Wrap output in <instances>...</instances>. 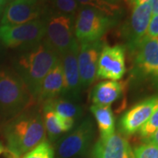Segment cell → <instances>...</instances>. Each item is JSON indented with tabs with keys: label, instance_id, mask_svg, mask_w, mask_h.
Here are the masks:
<instances>
[{
	"label": "cell",
	"instance_id": "cell-25",
	"mask_svg": "<svg viewBox=\"0 0 158 158\" xmlns=\"http://www.w3.org/2000/svg\"><path fill=\"white\" fill-rule=\"evenodd\" d=\"M135 158H158V146L145 143L137 147L134 151Z\"/></svg>",
	"mask_w": 158,
	"mask_h": 158
},
{
	"label": "cell",
	"instance_id": "cell-15",
	"mask_svg": "<svg viewBox=\"0 0 158 158\" xmlns=\"http://www.w3.org/2000/svg\"><path fill=\"white\" fill-rule=\"evenodd\" d=\"M94 158H135L129 143L120 134L100 137L93 147Z\"/></svg>",
	"mask_w": 158,
	"mask_h": 158
},
{
	"label": "cell",
	"instance_id": "cell-23",
	"mask_svg": "<svg viewBox=\"0 0 158 158\" xmlns=\"http://www.w3.org/2000/svg\"><path fill=\"white\" fill-rule=\"evenodd\" d=\"M54 149L48 141H42L37 147L27 153L22 158H54Z\"/></svg>",
	"mask_w": 158,
	"mask_h": 158
},
{
	"label": "cell",
	"instance_id": "cell-30",
	"mask_svg": "<svg viewBox=\"0 0 158 158\" xmlns=\"http://www.w3.org/2000/svg\"><path fill=\"white\" fill-rule=\"evenodd\" d=\"M22 1H27V2H42L43 0H22Z\"/></svg>",
	"mask_w": 158,
	"mask_h": 158
},
{
	"label": "cell",
	"instance_id": "cell-26",
	"mask_svg": "<svg viewBox=\"0 0 158 158\" xmlns=\"http://www.w3.org/2000/svg\"><path fill=\"white\" fill-rule=\"evenodd\" d=\"M145 36L152 39L158 38V15H154L150 19Z\"/></svg>",
	"mask_w": 158,
	"mask_h": 158
},
{
	"label": "cell",
	"instance_id": "cell-8",
	"mask_svg": "<svg viewBox=\"0 0 158 158\" xmlns=\"http://www.w3.org/2000/svg\"><path fill=\"white\" fill-rule=\"evenodd\" d=\"M124 46H104L98 62L97 78L111 79L113 81L122 78L126 72Z\"/></svg>",
	"mask_w": 158,
	"mask_h": 158
},
{
	"label": "cell",
	"instance_id": "cell-21",
	"mask_svg": "<svg viewBox=\"0 0 158 158\" xmlns=\"http://www.w3.org/2000/svg\"><path fill=\"white\" fill-rule=\"evenodd\" d=\"M82 7L90 8L101 12L108 17L116 19L121 15V8L118 4H113L106 0H76Z\"/></svg>",
	"mask_w": 158,
	"mask_h": 158
},
{
	"label": "cell",
	"instance_id": "cell-27",
	"mask_svg": "<svg viewBox=\"0 0 158 158\" xmlns=\"http://www.w3.org/2000/svg\"><path fill=\"white\" fill-rule=\"evenodd\" d=\"M152 15H158V0H149Z\"/></svg>",
	"mask_w": 158,
	"mask_h": 158
},
{
	"label": "cell",
	"instance_id": "cell-19",
	"mask_svg": "<svg viewBox=\"0 0 158 158\" xmlns=\"http://www.w3.org/2000/svg\"><path fill=\"white\" fill-rule=\"evenodd\" d=\"M41 115L45 127L46 135H48L51 141H56L62 135V134L72 129L61 117H59L53 110H51L50 108L42 106Z\"/></svg>",
	"mask_w": 158,
	"mask_h": 158
},
{
	"label": "cell",
	"instance_id": "cell-17",
	"mask_svg": "<svg viewBox=\"0 0 158 158\" xmlns=\"http://www.w3.org/2000/svg\"><path fill=\"white\" fill-rule=\"evenodd\" d=\"M125 90V85L121 82L105 81L98 83L91 90L90 99L93 105L111 106L119 99Z\"/></svg>",
	"mask_w": 158,
	"mask_h": 158
},
{
	"label": "cell",
	"instance_id": "cell-9",
	"mask_svg": "<svg viewBox=\"0 0 158 158\" xmlns=\"http://www.w3.org/2000/svg\"><path fill=\"white\" fill-rule=\"evenodd\" d=\"M78 49L79 43L76 42L60 56L64 81L63 90L60 97L75 102H79L82 90L77 63Z\"/></svg>",
	"mask_w": 158,
	"mask_h": 158
},
{
	"label": "cell",
	"instance_id": "cell-7",
	"mask_svg": "<svg viewBox=\"0 0 158 158\" xmlns=\"http://www.w3.org/2000/svg\"><path fill=\"white\" fill-rule=\"evenodd\" d=\"M94 133L93 121L87 117L72 132L59 139L56 148L58 158H77L85 155L92 142Z\"/></svg>",
	"mask_w": 158,
	"mask_h": 158
},
{
	"label": "cell",
	"instance_id": "cell-32",
	"mask_svg": "<svg viewBox=\"0 0 158 158\" xmlns=\"http://www.w3.org/2000/svg\"><path fill=\"white\" fill-rule=\"evenodd\" d=\"M4 150H5V148H4V147H3V145L0 143V155L2 154V153L4 152Z\"/></svg>",
	"mask_w": 158,
	"mask_h": 158
},
{
	"label": "cell",
	"instance_id": "cell-10",
	"mask_svg": "<svg viewBox=\"0 0 158 158\" xmlns=\"http://www.w3.org/2000/svg\"><path fill=\"white\" fill-rule=\"evenodd\" d=\"M105 45V40L102 39L79 44L77 63L82 89L88 88L97 79L98 62Z\"/></svg>",
	"mask_w": 158,
	"mask_h": 158
},
{
	"label": "cell",
	"instance_id": "cell-12",
	"mask_svg": "<svg viewBox=\"0 0 158 158\" xmlns=\"http://www.w3.org/2000/svg\"><path fill=\"white\" fill-rule=\"evenodd\" d=\"M133 52L135 53V73L158 82V40L145 36Z\"/></svg>",
	"mask_w": 158,
	"mask_h": 158
},
{
	"label": "cell",
	"instance_id": "cell-5",
	"mask_svg": "<svg viewBox=\"0 0 158 158\" xmlns=\"http://www.w3.org/2000/svg\"><path fill=\"white\" fill-rule=\"evenodd\" d=\"M116 21V19L108 17L96 10L81 7L75 23L76 40L80 44L98 40L113 27Z\"/></svg>",
	"mask_w": 158,
	"mask_h": 158
},
{
	"label": "cell",
	"instance_id": "cell-20",
	"mask_svg": "<svg viewBox=\"0 0 158 158\" xmlns=\"http://www.w3.org/2000/svg\"><path fill=\"white\" fill-rule=\"evenodd\" d=\"M90 112L98 123L100 137H106L115 133V119L111 106L92 105Z\"/></svg>",
	"mask_w": 158,
	"mask_h": 158
},
{
	"label": "cell",
	"instance_id": "cell-29",
	"mask_svg": "<svg viewBox=\"0 0 158 158\" xmlns=\"http://www.w3.org/2000/svg\"><path fill=\"white\" fill-rule=\"evenodd\" d=\"M106 1H107V2H110V3H113V4H118V2L120 1V0H106Z\"/></svg>",
	"mask_w": 158,
	"mask_h": 158
},
{
	"label": "cell",
	"instance_id": "cell-6",
	"mask_svg": "<svg viewBox=\"0 0 158 158\" xmlns=\"http://www.w3.org/2000/svg\"><path fill=\"white\" fill-rule=\"evenodd\" d=\"M46 19L41 18L31 22L0 27V40L8 48L25 47L26 48L35 45L44 40Z\"/></svg>",
	"mask_w": 158,
	"mask_h": 158
},
{
	"label": "cell",
	"instance_id": "cell-4",
	"mask_svg": "<svg viewBox=\"0 0 158 158\" xmlns=\"http://www.w3.org/2000/svg\"><path fill=\"white\" fill-rule=\"evenodd\" d=\"M45 19L44 40L61 56L77 42L74 33V17L52 11Z\"/></svg>",
	"mask_w": 158,
	"mask_h": 158
},
{
	"label": "cell",
	"instance_id": "cell-11",
	"mask_svg": "<svg viewBox=\"0 0 158 158\" xmlns=\"http://www.w3.org/2000/svg\"><path fill=\"white\" fill-rule=\"evenodd\" d=\"M46 8L42 2L11 0L6 6L0 23L2 26L20 25L41 19Z\"/></svg>",
	"mask_w": 158,
	"mask_h": 158
},
{
	"label": "cell",
	"instance_id": "cell-24",
	"mask_svg": "<svg viewBox=\"0 0 158 158\" xmlns=\"http://www.w3.org/2000/svg\"><path fill=\"white\" fill-rule=\"evenodd\" d=\"M158 130V104L156 107L155 108L154 112L151 114L150 118L142 126L140 129V135L144 140H148L155 134L156 131Z\"/></svg>",
	"mask_w": 158,
	"mask_h": 158
},
{
	"label": "cell",
	"instance_id": "cell-3",
	"mask_svg": "<svg viewBox=\"0 0 158 158\" xmlns=\"http://www.w3.org/2000/svg\"><path fill=\"white\" fill-rule=\"evenodd\" d=\"M37 105L16 71L0 69V115L7 120Z\"/></svg>",
	"mask_w": 158,
	"mask_h": 158
},
{
	"label": "cell",
	"instance_id": "cell-28",
	"mask_svg": "<svg viewBox=\"0 0 158 158\" xmlns=\"http://www.w3.org/2000/svg\"><path fill=\"white\" fill-rule=\"evenodd\" d=\"M147 142H148V143H152L154 145L158 146V130L155 132V134H154L148 140H147Z\"/></svg>",
	"mask_w": 158,
	"mask_h": 158
},
{
	"label": "cell",
	"instance_id": "cell-22",
	"mask_svg": "<svg viewBox=\"0 0 158 158\" xmlns=\"http://www.w3.org/2000/svg\"><path fill=\"white\" fill-rule=\"evenodd\" d=\"M57 11L71 17L77 15L80 6L76 0H52Z\"/></svg>",
	"mask_w": 158,
	"mask_h": 158
},
{
	"label": "cell",
	"instance_id": "cell-2",
	"mask_svg": "<svg viewBox=\"0 0 158 158\" xmlns=\"http://www.w3.org/2000/svg\"><path fill=\"white\" fill-rule=\"evenodd\" d=\"M60 60V56L43 40L27 48L17 60L16 72L35 97L41 81Z\"/></svg>",
	"mask_w": 158,
	"mask_h": 158
},
{
	"label": "cell",
	"instance_id": "cell-13",
	"mask_svg": "<svg viewBox=\"0 0 158 158\" xmlns=\"http://www.w3.org/2000/svg\"><path fill=\"white\" fill-rule=\"evenodd\" d=\"M151 16L152 11L149 2L134 6L129 21L123 29L124 36L127 39L131 51L134 50L145 37Z\"/></svg>",
	"mask_w": 158,
	"mask_h": 158
},
{
	"label": "cell",
	"instance_id": "cell-14",
	"mask_svg": "<svg viewBox=\"0 0 158 158\" xmlns=\"http://www.w3.org/2000/svg\"><path fill=\"white\" fill-rule=\"evenodd\" d=\"M157 104L158 96L148 98L136 104L120 118V131L127 135H134L140 131L142 126L150 118Z\"/></svg>",
	"mask_w": 158,
	"mask_h": 158
},
{
	"label": "cell",
	"instance_id": "cell-33",
	"mask_svg": "<svg viewBox=\"0 0 158 158\" xmlns=\"http://www.w3.org/2000/svg\"><path fill=\"white\" fill-rule=\"evenodd\" d=\"M125 1H127V2H129V3H132V4H133V0H125Z\"/></svg>",
	"mask_w": 158,
	"mask_h": 158
},
{
	"label": "cell",
	"instance_id": "cell-16",
	"mask_svg": "<svg viewBox=\"0 0 158 158\" xmlns=\"http://www.w3.org/2000/svg\"><path fill=\"white\" fill-rule=\"evenodd\" d=\"M63 74L61 58L45 77L41 81L34 99L37 105L41 106L61 96L63 90Z\"/></svg>",
	"mask_w": 158,
	"mask_h": 158
},
{
	"label": "cell",
	"instance_id": "cell-18",
	"mask_svg": "<svg viewBox=\"0 0 158 158\" xmlns=\"http://www.w3.org/2000/svg\"><path fill=\"white\" fill-rule=\"evenodd\" d=\"M42 106L53 110L55 113L61 117L71 128H73L75 123L81 118L83 113V109L78 102L72 101L62 97H58L50 101L46 102L40 106Z\"/></svg>",
	"mask_w": 158,
	"mask_h": 158
},
{
	"label": "cell",
	"instance_id": "cell-1",
	"mask_svg": "<svg viewBox=\"0 0 158 158\" xmlns=\"http://www.w3.org/2000/svg\"><path fill=\"white\" fill-rule=\"evenodd\" d=\"M4 135L7 148L15 158L25 156L45 141V127L38 105L7 120Z\"/></svg>",
	"mask_w": 158,
	"mask_h": 158
},
{
	"label": "cell",
	"instance_id": "cell-31",
	"mask_svg": "<svg viewBox=\"0 0 158 158\" xmlns=\"http://www.w3.org/2000/svg\"><path fill=\"white\" fill-rule=\"evenodd\" d=\"M5 3H6V0H0V9L5 5Z\"/></svg>",
	"mask_w": 158,
	"mask_h": 158
}]
</instances>
